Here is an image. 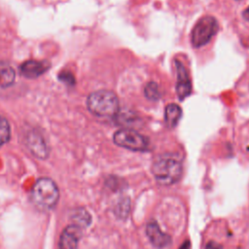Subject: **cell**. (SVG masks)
I'll list each match as a JSON object with an SVG mask.
<instances>
[{
  "mask_svg": "<svg viewBox=\"0 0 249 249\" xmlns=\"http://www.w3.org/2000/svg\"><path fill=\"white\" fill-rule=\"evenodd\" d=\"M182 173V162L174 154L161 155L152 165V174L161 186L173 185L180 180Z\"/></svg>",
  "mask_w": 249,
  "mask_h": 249,
  "instance_id": "obj_1",
  "label": "cell"
},
{
  "mask_svg": "<svg viewBox=\"0 0 249 249\" xmlns=\"http://www.w3.org/2000/svg\"><path fill=\"white\" fill-rule=\"evenodd\" d=\"M87 106L93 115L104 119L117 117L120 111L117 95L107 90H100L91 94L87 100Z\"/></svg>",
  "mask_w": 249,
  "mask_h": 249,
  "instance_id": "obj_2",
  "label": "cell"
},
{
  "mask_svg": "<svg viewBox=\"0 0 249 249\" xmlns=\"http://www.w3.org/2000/svg\"><path fill=\"white\" fill-rule=\"evenodd\" d=\"M60 199V190L57 184L47 177L36 181L32 190V200L34 205L44 211L53 209Z\"/></svg>",
  "mask_w": 249,
  "mask_h": 249,
  "instance_id": "obj_3",
  "label": "cell"
},
{
  "mask_svg": "<svg viewBox=\"0 0 249 249\" xmlns=\"http://www.w3.org/2000/svg\"><path fill=\"white\" fill-rule=\"evenodd\" d=\"M218 21L212 16L200 18L194 26L191 33V43L195 48L206 45L218 33Z\"/></svg>",
  "mask_w": 249,
  "mask_h": 249,
  "instance_id": "obj_4",
  "label": "cell"
},
{
  "mask_svg": "<svg viewBox=\"0 0 249 249\" xmlns=\"http://www.w3.org/2000/svg\"><path fill=\"white\" fill-rule=\"evenodd\" d=\"M113 141L117 146L132 151H146L150 145L149 139L131 129H122L113 135Z\"/></svg>",
  "mask_w": 249,
  "mask_h": 249,
  "instance_id": "obj_5",
  "label": "cell"
},
{
  "mask_svg": "<svg viewBox=\"0 0 249 249\" xmlns=\"http://www.w3.org/2000/svg\"><path fill=\"white\" fill-rule=\"evenodd\" d=\"M174 65L176 69V94L179 100H184L192 93V81L189 71L182 62L175 60Z\"/></svg>",
  "mask_w": 249,
  "mask_h": 249,
  "instance_id": "obj_6",
  "label": "cell"
},
{
  "mask_svg": "<svg viewBox=\"0 0 249 249\" xmlns=\"http://www.w3.org/2000/svg\"><path fill=\"white\" fill-rule=\"evenodd\" d=\"M146 235L151 244L157 249L167 248L171 242V236L162 231L159 224L152 220L146 226Z\"/></svg>",
  "mask_w": 249,
  "mask_h": 249,
  "instance_id": "obj_7",
  "label": "cell"
},
{
  "mask_svg": "<svg viewBox=\"0 0 249 249\" xmlns=\"http://www.w3.org/2000/svg\"><path fill=\"white\" fill-rule=\"evenodd\" d=\"M81 236V228L76 225L66 227L60 237V249H77Z\"/></svg>",
  "mask_w": 249,
  "mask_h": 249,
  "instance_id": "obj_8",
  "label": "cell"
},
{
  "mask_svg": "<svg viewBox=\"0 0 249 249\" xmlns=\"http://www.w3.org/2000/svg\"><path fill=\"white\" fill-rule=\"evenodd\" d=\"M27 145L31 152L37 158L44 160L49 156V149L44 138L37 133H31L27 138Z\"/></svg>",
  "mask_w": 249,
  "mask_h": 249,
  "instance_id": "obj_9",
  "label": "cell"
},
{
  "mask_svg": "<svg viewBox=\"0 0 249 249\" xmlns=\"http://www.w3.org/2000/svg\"><path fill=\"white\" fill-rule=\"evenodd\" d=\"M49 68V64L47 62L38 61H28L24 63L21 66V72L24 76L28 78H36L44 74Z\"/></svg>",
  "mask_w": 249,
  "mask_h": 249,
  "instance_id": "obj_10",
  "label": "cell"
},
{
  "mask_svg": "<svg viewBox=\"0 0 249 249\" xmlns=\"http://www.w3.org/2000/svg\"><path fill=\"white\" fill-rule=\"evenodd\" d=\"M182 117V109L175 103H169L165 108V122L166 127L173 129Z\"/></svg>",
  "mask_w": 249,
  "mask_h": 249,
  "instance_id": "obj_11",
  "label": "cell"
},
{
  "mask_svg": "<svg viewBox=\"0 0 249 249\" xmlns=\"http://www.w3.org/2000/svg\"><path fill=\"white\" fill-rule=\"evenodd\" d=\"M15 71L6 63H0V87H9L14 83Z\"/></svg>",
  "mask_w": 249,
  "mask_h": 249,
  "instance_id": "obj_12",
  "label": "cell"
},
{
  "mask_svg": "<svg viewBox=\"0 0 249 249\" xmlns=\"http://www.w3.org/2000/svg\"><path fill=\"white\" fill-rule=\"evenodd\" d=\"M72 220L74 222V225L78 226L79 228H85L91 225L92 216L87 210L79 209V210H76L75 213L73 214Z\"/></svg>",
  "mask_w": 249,
  "mask_h": 249,
  "instance_id": "obj_13",
  "label": "cell"
},
{
  "mask_svg": "<svg viewBox=\"0 0 249 249\" xmlns=\"http://www.w3.org/2000/svg\"><path fill=\"white\" fill-rule=\"evenodd\" d=\"M144 95H145L147 100H152V101H158L161 99V97H162L159 85L156 82H154V81L149 82L145 86V88H144Z\"/></svg>",
  "mask_w": 249,
  "mask_h": 249,
  "instance_id": "obj_14",
  "label": "cell"
},
{
  "mask_svg": "<svg viewBox=\"0 0 249 249\" xmlns=\"http://www.w3.org/2000/svg\"><path fill=\"white\" fill-rule=\"evenodd\" d=\"M10 135L11 131L9 123L2 116H0V147H2L9 141Z\"/></svg>",
  "mask_w": 249,
  "mask_h": 249,
  "instance_id": "obj_15",
  "label": "cell"
},
{
  "mask_svg": "<svg viewBox=\"0 0 249 249\" xmlns=\"http://www.w3.org/2000/svg\"><path fill=\"white\" fill-rule=\"evenodd\" d=\"M130 208H131V202L129 198L122 199L116 208H115V213L120 219H126L130 213Z\"/></svg>",
  "mask_w": 249,
  "mask_h": 249,
  "instance_id": "obj_16",
  "label": "cell"
},
{
  "mask_svg": "<svg viewBox=\"0 0 249 249\" xmlns=\"http://www.w3.org/2000/svg\"><path fill=\"white\" fill-rule=\"evenodd\" d=\"M204 249H223V247H222V245L219 244L218 242L213 241V240H210V241H208V242L206 243Z\"/></svg>",
  "mask_w": 249,
  "mask_h": 249,
  "instance_id": "obj_17",
  "label": "cell"
},
{
  "mask_svg": "<svg viewBox=\"0 0 249 249\" xmlns=\"http://www.w3.org/2000/svg\"><path fill=\"white\" fill-rule=\"evenodd\" d=\"M191 247V243L189 240H186L185 242H183V244L178 248V249H190Z\"/></svg>",
  "mask_w": 249,
  "mask_h": 249,
  "instance_id": "obj_18",
  "label": "cell"
},
{
  "mask_svg": "<svg viewBox=\"0 0 249 249\" xmlns=\"http://www.w3.org/2000/svg\"><path fill=\"white\" fill-rule=\"evenodd\" d=\"M243 18L247 21V22H249V6L243 11Z\"/></svg>",
  "mask_w": 249,
  "mask_h": 249,
  "instance_id": "obj_19",
  "label": "cell"
}]
</instances>
